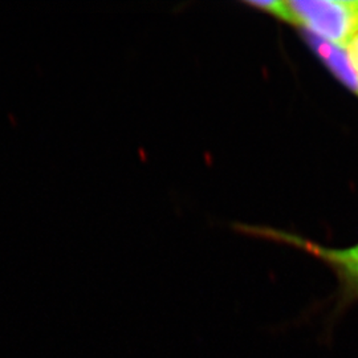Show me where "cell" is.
<instances>
[{"label":"cell","instance_id":"1","mask_svg":"<svg viewBox=\"0 0 358 358\" xmlns=\"http://www.w3.org/2000/svg\"><path fill=\"white\" fill-rule=\"evenodd\" d=\"M294 26L346 47L358 32V0H288Z\"/></svg>","mask_w":358,"mask_h":358},{"label":"cell","instance_id":"2","mask_svg":"<svg viewBox=\"0 0 358 358\" xmlns=\"http://www.w3.org/2000/svg\"><path fill=\"white\" fill-rule=\"evenodd\" d=\"M239 230L247 234L263 235L269 238L280 239L282 242L294 244L299 248H303L308 254L320 259L337 276L341 289V306L344 308L352 303L358 301V244L346 248H331L322 247L320 244L309 242L307 239L294 236L284 232H273L266 229H256L248 226H239Z\"/></svg>","mask_w":358,"mask_h":358},{"label":"cell","instance_id":"3","mask_svg":"<svg viewBox=\"0 0 358 358\" xmlns=\"http://www.w3.org/2000/svg\"><path fill=\"white\" fill-rule=\"evenodd\" d=\"M308 44L317 53L322 63L328 66L332 75L338 78V81L345 85L358 96V73L352 63L345 47L329 43L324 38H317L304 32Z\"/></svg>","mask_w":358,"mask_h":358},{"label":"cell","instance_id":"4","mask_svg":"<svg viewBox=\"0 0 358 358\" xmlns=\"http://www.w3.org/2000/svg\"><path fill=\"white\" fill-rule=\"evenodd\" d=\"M250 7H254L257 11L269 13L271 16L280 19L285 23L294 24V17L292 13L289 11V7L287 1H280V0H271V1H247L245 3Z\"/></svg>","mask_w":358,"mask_h":358},{"label":"cell","instance_id":"5","mask_svg":"<svg viewBox=\"0 0 358 358\" xmlns=\"http://www.w3.org/2000/svg\"><path fill=\"white\" fill-rule=\"evenodd\" d=\"M345 48L358 73V32L353 38L349 40V43L346 44Z\"/></svg>","mask_w":358,"mask_h":358}]
</instances>
